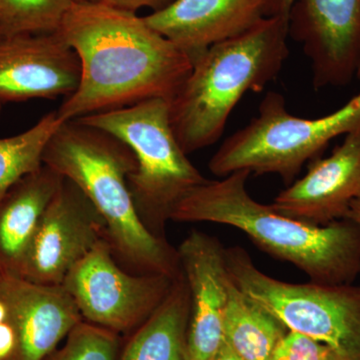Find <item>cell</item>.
Here are the masks:
<instances>
[{
  "instance_id": "obj_1",
  "label": "cell",
  "mask_w": 360,
  "mask_h": 360,
  "mask_svg": "<svg viewBox=\"0 0 360 360\" xmlns=\"http://www.w3.org/2000/svg\"><path fill=\"white\" fill-rule=\"evenodd\" d=\"M58 32L77 52L78 87L56 110L63 122L160 98L170 101L193 61L135 13L103 1L68 9Z\"/></svg>"
},
{
  "instance_id": "obj_2",
  "label": "cell",
  "mask_w": 360,
  "mask_h": 360,
  "mask_svg": "<svg viewBox=\"0 0 360 360\" xmlns=\"http://www.w3.org/2000/svg\"><path fill=\"white\" fill-rule=\"evenodd\" d=\"M248 170L207 179L174 206L170 220L236 227L260 250L290 262L315 283L352 284L360 274V227L352 220L315 225L251 198Z\"/></svg>"
},
{
  "instance_id": "obj_3",
  "label": "cell",
  "mask_w": 360,
  "mask_h": 360,
  "mask_svg": "<svg viewBox=\"0 0 360 360\" xmlns=\"http://www.w3.org/2000/svg\"><path fill=\"white\" fill-rule=\"evenodd\" d=\"M42 161L77 184L96 206L120 266L134 274L175 278L181 274L177 248L151 233L137 214L127 184L137 163L124 142L77 120H68L52 135Z\"/></svg>"
},
{
  "instance_id": "obj_4",
  "label": "cell",
  "mask_w": 360,
  "mask_h": 360,
  "mask_svg": "<svg viewBox=\"0 0 360 360\" xmlns=\"http://www.w3.org/2000/svg\"><path fill=\"white\" fill-rule=\"evenodd\" d=\"M288 37L290 15L267 16L194 60L168 101L172 129L187 155L219 141L241 98L278 77L290 56Z\"/></svg>"
},
{
  "instance_id": "obj_5",
  "label": "cell",
  "mask_w": 360,
  "mask_h": 360,
  "mask_svg": "<svg viewBox=\"0 0 360 360\" xmlns=\"http://www.w3.org/2000/svg\"><path fill=\"white\" fill-rule=\"evenodd\" d=\"M77 120L108 132L131 149L137 165L127 184L135 210L151 233L167 238L165 225L174 206L207 180L177 141L168 101L148 99Z\"/></svg>"
},
{
  "instance_id": "obj_6",
  "label": "cell",
  "mask_w": 360,
  "mask_h": 360,
  "mask_svg": "<svg viewBox=\"0 0 360 360\" xmlns=\"http://www.w3.org/2000/svg\"><path fill=\"white\" fill-rule=\"evenodd\" d=\"M359 130L360 94L328 115L302 118L288 112L281 94L270 91L257 117L225 139L208 168L219 177L243 169L277 174L290 186L304 163L319 158L329 142Z\"/></svg>"
},
{
  "instance_id": "obj_7",
  "label": "cell",
  "mask_w": 360,
  "mask_h": 360,
  "mask_svg": "<svg viewBox=\"0 0 360 360\" xmlns=\"http://www.w3.org/2000/svg\"><path fill=\"white\" fill-rule=\"evenodd\" d=\"M232 281L290 331L360 360V284L290 283L267 276L243 248L224 250Z\"/></svg>"
},
{
  "instance_id": "obj_8",
  "label": "cell",
  "mask_w": 360,
  "mask_h": 360,
  "mask_svg": "<svg viewBox=\"0 0 360 360\" xmlns=\"http://www.w3.org/2000/svg\"><path fill=\"white\" fill-rule=\"evenodd\" d=\"M175 278L127 271L116 262L105 238L68 272L61 285L84 321L120 335L132 333L153 314Z\"/></svg>"
},
{
  "instance_id": "obj_9",
  "label": "cell",
  "mask_w": 360,
  "mask_h": 360,
  "mask_svg": "<svg viewBox=\"0 0 360 360\" xmlns=\"http://www.w3.org/2000/svg\"><path fill=\"white\" fill-rule=\"evenodd\" d=\"M290 15V37L311 65L315 89L345 86L360 63V0H269L267 16Z\"/></svg>"
},
{
  "instance_id": "obj_10",
  "label": "cell",
  "mask_w": 360,
  "mask_h": 360,
  "mask_svg": "<svg viewBox=\"0 0 360 360\" xmlns=\"http://www.w3.org/2000/svg\"><path fill=\"white\" fill-rule=\"evenodd\" d=\"M105 238L108 227L96 206L63 177L40 219L21 277L61 285L68 272Z\"/></svg>"
},
{
  "instance_id": "obj_11",
  "label": "cell",
  "mask_w": 360,
  "mask_h": 360,
  "mask_svg": "<svg viewBox=\"0 0 360 360\" xmlns=\"http://www.w3.org/2000/svg\"><path fill=\"white\" fill-rule=\"evenodd\" d=\"M79 80L77 52L58 30L0 37V104L66 98Z\"/></svg>"
},
{
  "instance_id": "obj_12",
  "label": "cell",
  "mask_w": 360,
  "mask_h": 360,
  "mask_svg": "<svg viewBox=\"0 0 360 360\" xmlns=\"http://www.w3.org/2000/svg\"><path fill=\"white\" fill-rule=\"evenodd\" d=\"M224 250L217 238L193 231L177 251L191 293L187 360H213L224 341V315L229 276Z\"/></svg>"
},
{
  "instance_id": "obj_13",
  "label": "cell",
  "mask_w": 360,
  "mask_h": 360,
  "mask_svg": "<svg viewBox=\"0 0 360 360\" xmlns=\"http://www.w3.org/2000/svg\"><path fill=\"white\" fill-rule=\"evenodd\" d=\"M360 198V130L326 158H315L307 174L281 191L270 205L276 212L315 225L347 217L349 206Z\"/></svg>"
},
{
  "instance_id": "obj_14",
  "label": "cell",
  "mask_w": 360,
  "mask_h": 360,
  "mask_svg": "<svg viewBox=\"0 0 360 360\" xmlns=\"http://www.w3.org/2000/svg\"><path fill=\"white\" fill-rule=\"evenodd\" d=\"M0 300L18 335L14 360H44L84 321L63 285H46L23 277L0 274Z\"/></svg>"
},
{
  "instance_id": "obj_15",
  "label": "cell",
  "mask_w": 360,
  "mask_h": 360,
  "mask_svg": "<svg viewBox=\"0 0 360 360\" xmlns=\"http://www.w3.org/2000/svg\"><path fill=\"white\" fill-rule=\"evenodd\" d=\"M269 0H174L144 20L193 61L267 18Z\"/></svg>"
},
{
  "instance_id": "obj_16",
  "label": "cell",
  "mask_w": 360,
  "mask_h": 360,
  "mask_svg": "<svg viewBox=\"0 0 360 360\" xmlns=\"http://www.w3.org/2000/svg\"><path fill=\"white\" fill-rule=\"evenodd\" d=\"M61 179L44 165L0 201V274L21 277L40 219Z\"/></svg>"
},
{
  "instance_id": "obj_17",
  "label": "cell",
  "mask_w": 360,
  "mask_h": 360,
  "mask_svg": "<svg viewBox=\"0 0 360 360\" xmlns=\"http://www.w3.org/2000/svg\"><path fill=\"white\" fill-rule=\"evenodd\" d=\"M191 293L184 274L160 307L134 331L118 360H187Z\"/></svg>"
},
{
  "instance_id": "obj_18",
  "label": "cell",
  "mask_w": 360,
  "mask_h": 360,
  "mask_svg": "<svg viewBox=\"0 0 360 360\" xmlns=\"http://www.w3.org/2000/svg\"><path fill=\"white\" fill-rule=\"evenodd\" d=\"M285 326L239 290L229 277L224 340L245 360H270Z\"/></svg>"
},
{
  "instance_id": "obj_19",
  "label": "cell",
  "mask_w": 360,
  "mask_h": 360,
  "mask_svg": "<svg viewBox=\"0 0 360 360\" xmlns=\"http://www.w3.org/2000/svg\"><path fill=\"white\" fill-rule=\"evenodd\" d=\"M63 122L51 111L25 131L0 139V201L21 179L44 165V149Z\"/></svg>"
},
{
  "instance_id": "obj_20",
  "label": "cell",
  "mask_w": 360,
  "mask_h": 360,
  "mask_svg": "<svg viewBox=\"0 0 360 360\" xmlns=\"http://www.w3.org/2000/svg\"><path fill=\"white\" fill-rule=\"evenodd\" d=\"M73 0H0L2 37L58 32Z\"/></svg>"
},
{
  "instance_id": "obj_21",
  "label": "cell",
  "mask_w": 360,
  "mask_h": 360,
  "mask_svg": "<svg viewBox=\"0 0 360 360\" xmlns=\"http://www.w3.org/2000/svg\"><path fill=\"white\" fill-rule=\"evenodd\" d=\"M120 350L118 333L84 321L44 360H118Z\"/></svg>"
},
{
  "instance_id": "obj_22",
  "label": "cell",
  "mask_w": 360,
  "mask_h": 360,
  "mask_svg": "<svg viewBox=\"0 0 360 360\" xmlns=\"http://www.w3.org/2000/svg\"><path fill=\"white\" fill-rule=\"evenodd\" d=\"M270 360H347L319 341L288 331L277 343Z\"/></svg>"
},
{
  "instance_id": "obj_23",
  "label": "cell",
  "mask_w": 360,
  "mask_h": 360,
  "mask_svg": "<svg viewBox=\"0 0 360 360\" xmlns=\"http://www.w3.org/2000/svg\"><path fill=\"white\" fill-rule=\"evenodd\" d=\"M18 340L9 321L0 323V360H14L18 354Z\"/></svg>"
},
{
  "instance_id": "obj_24",
  "label": "cell",
  "mask_w": 360,
  "mask_h": 360,
  "mask_svg": "<svg viewBox=\"0 0 360 360\" xmlns=\"http://www.w3.org/2000/svg\"><path fill=\"white\" fill-rule=\"evenodd\" d=\"M101 1L122 11L136 13L137 11L146 7L153 9V11H160L172 4L174 0H101Z\"/></svg>"
},
{
  "instance_id": "obj_25",
  "label": "cell",
  "mask_w": 360,
  "mask_h": 360,
  "mask_svg": "<svg viewBox=\"0 0 360 360\" xmlns=\"http://www.w3.org/2000/svg\"><path fill=\"white\" fill-rule=\"evenodd\" d=\"M213 360H245L243 357L239 356L236 352L231 347V345L224 340L221 345H220L219 352L215 355Z\"/></svg>"
},
{
  "instance_id": "obj_26",
  "label": "cell",
  "mask_w": 360,
  "mask_h": 360,
  "mask_svg": "<svg viewBox=\"0 0 360 360\" xmlns=\"http://www.w3.org/2000/svg\"><path fill=\"white\" fill-rule=\"evenodd\" d=\"M345 219L352 220L355 224L360 227V198L354 200L349 206L347 217Z\"/></svg>"
},
{
  "instance_id": "obj_27",
  "label": "cell",
  "mask_w": 360,
  "mask_h": 360,
  "mask_svg": "<svg viewBox=\"0 0 360 360\" xmlns=\"http://www.w3.org/2000/svg\"><path fill=\"white\" fill-rule=\"evenodd\" d=\"M6 321H8V311H7L6 304L0 300V323Z\"/></svg>"
},
{
  "instance_id": "obj_28",
  "label": "cell",
  "mask_w": 360,
  "mask_h": 360,
  "mask_svg": "<svg viewBox=\"0 0 360 360\" xmlns=\"http://www.w3.org/2000/svg\"><path fill=\"white\" fill-rule=\"evenodd\" d=\"M101 1V0H73V2H77V4H86V2H97Z\"/></svg>"
},
{
  "instance_id": "obj_29",
  "label": "cell",
  "mask_w": 360,
  "mask_h": 360,
  "mask_svg": "<svg viewBox=\"0 0 360 360\" xmlns=\"http://www.w3.org/2000/svg\"><path fill=\"white\" fill-rule=\"evenodd\" d=\"M355 78H357V79H359L360 82V63L359 66V70H357L356 77H355Z\"/></svg>"
},
{
  "instance_id": "obj_30",
  "label": "cell",
  "mask_w": 360,
  "mask_h": 360,
  "mask_svg": "<svg viewBox=\"0 0 360 360\" xmlns=\"http://www.w3.org/2000/svg\"><path fill=\"white\" fill-rule=\"evenodd\" d=\"M2 104H0V112H1Z\"/></svg>"
},
{
  "instance_id": "obj_31",
  "label": "cell",
  "mask_w": 360,
  "mask_h": 360,
  "mask_svg": "<svg viewBox=\"0 0 360 360\" xmlns=\"http://www.w3.org/2000/svg\"><path fill=\"white\" fill-rule=\"evenodd\" d=\"M2 37V34H1V32H0V37Z\"/></svg>"
}]
</instances>
